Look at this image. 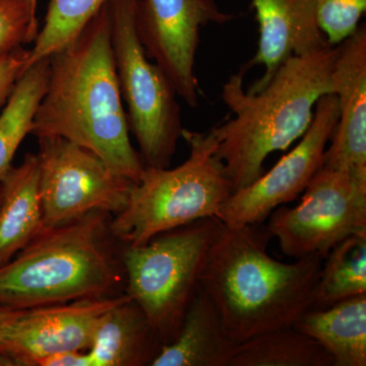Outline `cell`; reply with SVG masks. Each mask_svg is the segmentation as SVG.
Returning <instances> with one entry per match:
<instances>
[{
  "instance_id": "cell-1",
  "label": "cell",
  "mask_w": 366,
  "mask_h": 366,
  "mask_svg": "<svg viewBox=\"0 0 366 366\" xmlns=\"http://www.w3.org/2000/svg\"><path fill=\"white\" fill-rule=\"evenodd\" d=\"M48 59L47 86L30 134L64 137L93 152L117 175L139 182L146 165L129 139L106 4Z\"/></svg>"
},
{
  "instance_id": "cell-2",
  "label": "cell",
  "mask_w": 366,
  "mask_h": 366,
  "mask_svg": "<svg viewBox=\"0 0 366 366\" xmlns=\"http://www.w3.org/2000/svg\"><path fill=\"white\" fill-rule=\"evenodd\" d=\"M271 238L262 223H222L204 262L199 285L238 343L292 327L312 307L324 259L310 255L292 264L277 261L268 252Z\"/></svg>"
},
{
  "instance_id": "cell-3",
  "label": "cell",
  "mask_w": 366,
  "mask_h": 366,
  "mask_svg": "<svg viewBox=\"0 0 366 366\" xmlns=\"http://www.w3.org/2000/svg\"><path fill=\"white\" fill-rule=\"evenodd\" d=\"M337 54L338 45H327L291 56L268 85L255 93L244 90L243 69L224 84L221 96L233 117L211 132L233 192L262 177L269 154L286 150L305 134L317 101L332 94Z\"/></svg>"
},
{
  "instance_id": "cell-4",
  "label": "cell",
  "mask_w": 366,
  "mask_h": 366,
  "mask_svg": "<svg viewBox=\"0 0 366 366\" xmlns=\"http://www.w3.org/2000/svg\"><path fill=\"white\" fill-rule=\"evenodd\" d=\"M105 214L41 231L0 267V305L29 310L103 297L117 281L101 244Z\"/></svg>"
},
{
  "instance_id": "cell-5",
  "label": "cell",
  "mask_w": 366,
  "mask_h": 366,
  "mask_svg": "<svg viewBox=\"0 0 366 366\" xmlns=\"http://www.w3.org/2000/svg\"><path fill=\"white\" fill-rule=\"evenodd\" d=\"M189 156L177 167L144 166L139 182L129 189L127 204L118 212L112 230L129 247H139L160 233L209 217L233 194L217 141L206 132L183 129Z\"/></svg>"
},
{
  "instance_id": "cell-6",
  "label": "cell",
  "mask_w": 366,
  "mask_h": 366,
  "mask_svg": "<svg viewBox=\"0 0 366 366\" xmlns=\"http://www.w3.org/2000/svg\"><path fill=\"white\" fill-rule=\"evenodd\" d=\"M221 224L217 217L202 219L160 233L146 244L129 247L122 255L127 295L141 308L163 345L179 331Z\"/></svg>"
},
{
  "instance_id": "cell-7",
  "label": "cell",
  "mask_w": 366,
  "mask_h": 366,
  "mask_svg": "<svg viewBox=\"0 0 366 366\" xmlns=\"http://www.w3.org/2000/svg\"><path fill=\"white\" fill-rule=\"evenodd\" d=\"M137 0H107L110 40L127 122L144 165L169 167L183 131L180 106L169 79L152 64L137 37Z\"/></svg>"
},
{
  "instance_id": "cell-8",
  "label": "cell",
  "mask_w": 366,
  "mask_h": 366,
  "mask_svg": "<svg viewBox=\"0 0 366 366\" xmlns=\"http://www.w3.org/2000/svg\"><path fill=\"white\" fill-rule=\"evenodd\" d=\"M295 208L280 206L267 225L284 254L326 259L338 243L366 233V173L322 167Z\"/></svg>"
},
{
  "instance_id": "cell-9",
  "label": "cell",
  "mask_w": 366,
  "mask_h": 366,
  "mask_svg": "<svg viewBox=\"0 0 366 366\" xmlns=\"http://www.w3.org/2000/svg\"><path fill=\"white\" fill-rule=\"evenodd\" d=\"M43 230L93 212L118 213L134 182L117 175L93 152L60 137H38Z\"/></svg>"
},
{
  "instance_id": "cell-10",
  "label": "cell",
  "mask_w": 366,
  "mask_h": 366,
  "mask_svg": "<svg viewBox=\"0 0 366 366\" xmlns=\"http://www.w3.org/2000/svg\"><path fill=\"white\" fill-rule=\"evenodd\" d=\"M234 18L221 11L215 0H137V37L149 59L155 60L190 107L199 104L194 61L201 29Z\"/></svg>"
},
{
  "instance_id": "cell-11",
  "label": "cell",
  "mask_w": 366,
  "mask_h": 366,
  "mask_svg": "<svg viewBox=\"0 0 366 366\" xmlns=\"http://www.w3.org/2000/svg\"><path fill=\"white\" fill-rule=\"evenodd\" d=\"M338 119V99L334 94L322 96L315 105L312 124L297 146L269 172L233 192L219 209V220L231 227L262 223L274 209L300 196L322 167L327 144Z\"/></svg>"
},
{
  "instance_id": "cell-12",
  "label": "cell",
  "mask_w": 366,
  "mask_h": 366,
  "mask_svg": "<svg viewBox=\"0 0 366 366\" xmlns=\"http://www.w3.org/2000/svg\"><path fill=\"white\" fill-rule=\"evenodd\" d=\"M127 300L89 298L24 310L0 338V366H42L54 356L88 350L103 315Z\"/></svg>"
},
{
  "instance_id": "cell-13",
  "label": "cell",
  "mask_w": 366,
  "mask_h": 366,
  "mask_svg": "<svg viewBox=\"0 0 366 366\" xmlns=\"http://www.w3.org/2000/svg\"><path fill=\"white\" fill-rule=\"evenodd\" d=\"M332 94L339 119L322 167L366 173V28L365 24L338 45Z\"/></svg>"
},
{
  "instance_id": "cell-14",
  "label": "cell",
  "mask_w": 366,
  "mask_h": 366,
  "mask_svg": "<svg viewBox=\"0 0 366 366\" xmlns=\"http://www.w3.org/2000/svg\"><path fill=\"white\" fill-rule=\"evenodd\" d=\"M252 6L259 24V45L254 59L242 69L247 71L255 64H262L266 69L247 90L250 93L268 85L277 69L291 56L331 45L320 29L317 0H252Z\"/></svg>"
},
{
  "instance_id": "cell-15",
  "label": "cell",
  "mask_w": 366,
  "mask_h": 366,
  "mask_svg": "<svg viewBox=\"0 0 366 366\" xmlns=\"http://www.w3.org/2000/svg\"><path fill=\"white\" fill-rule=\"evenodd\" d=\"M238 345L213 301L199 285L177 337L161 347L150 365L229 366Z\"/></svg>"
},
{
  "instance_id": "cell-16",
  "label": "cell",
  "mask_w": 366,
  "mask_h": 366,
  "mask_svg": "<svg viewBox=\"0 0 366 366\" xmlns=\"http://www.w3.org/2000/svg\"><path fill=\"white\" fill-rule=\"evenodd\" d=\"M162 345L141 308L127 300L99 322L86 351V366L150 365Z\"/></svg>"
},
{
  "instance_id": "cell-17",
  "label": "cell",
  "mask_w": 366,
  "mask_h": 366,
  "mask_svg": "<svg viewBox=\"0 0 366 366\" xmlns=\"http://www.w3.org/2000/svg\"><path fill=\"white\" fill-rule=\"evenodd\" d=\"M0 267L26 247L43 230L39 159L26 154L0 182Z\"/></svg>"
},
{
  "instance_id": "cell-18",
  "label": "cell",
  "mask_w": 366,
  "mask_h": 366,
  "mask_svg": "<svg viewBox=\"0 0 366 366\" xmlns=\"http://www.w3.org/2000/svg\"><path fill=\"white\" fill-rule=\"evenodd\" d=\"M293 326L319 342L335 366L366 365V293L307 310Z\"/></svg>"
},
{
  "instance_id": "cell-19",
  "label": "cell",
  "mask_w": 366,
  "mask_h": 366,
  "mask_svg": "<svg viewBox=\"0 0 366 366\" xmlns=\"http://www.w3.org/2000/svg\"><path fill=\"white\" fill-rule=\"evenodd\" d=\"M229 366H335V361L319 342L292 326L242 342Z\"/></svg>"
},
{
  "instance_id": "cell-20",
  "label": "cell",
  "mask_w": 366,
  "mask_h": 366,
  "mask_svg": "<svg viewBox=\"0 0 366 366\" xmlns=\"http://www.w3.org/2000/svg\"><path fill=\"white\" fill-rule=\"evenodd\" d=\"M49 59L36 62L16 81L0 114V182L13 166L21 142L32 129L33 119L47 86Z\"/></svg>"
},
{
  "instance_id": "cell-21",
  "label": "cell",
  "mask_w": 366,
  "mask_h": 366,
  "mask_svg": "<svg viewBox=\"0 0 366 366\" xmlns=\"http://www.w3.org/2000/svg\"><path fill=\"white\" fill-rule=\"evenodd\" d=\"M310 310H326L366 293V233L338 243L324 259Z\"/></svg>"
},
{
  "instance_id": "cell-22",
  "label": "cell",
  "mask_w": 366,
  "mask_h": 366,
  "mask_svg": "<svg viewBox=\"0 0 366 366\" xmlns=\"http://www.w3.org/2000/svg\"><path fill=\"white\" fill-rule=\"evenodd\" d=\"M107 0H49L44 26L34 42L26 71L72 42Z\"/></svg>"
},
{
  "instance_id": "cell-23",
  "label": "cell",
  "mask_w": 366,
  "mask_h": 366,
  "mask_svg": "<svg viewBox=\"0 0 366 366\" xmlns=\"http://www.w3.org/2000/svg\"><path fill=\"white\" fill-rule=\"evenodd\" d=\"M37 6L31 0H0V55L37 39Z\"/></svg>"
},
{
  "instance_id": "cell-24",
  "label": "cell",
  "mask_w": 366,
  "mask_h": 366,
  "mask_svg": "<svg viewBox=\"0 0 366 366\" xmlns=\"http://www.w3.org/2000/svg\"><path fill=\"white\" fill-rule=\"evenodd\" d=\"M366 0H317L320 29L331 45H339L360 26Z\"/></svg>"
},
{
  "instance_id": "cell-25",
  "label": "cell",
  "mask_w": 366,
  "mask_h": 366,
  "mask_svg": "<svg viewBox=\"0 0 366 366\" xmlns=\"http://www.w3.org/2000/svg\"><path fill=\"white\" fill-rule=\"evenodd\" d=\"M31 50L24 47L0 55V107L6 104L16 81L26 71Z\"/></svg>"
},
{
  "instance_id": "cell-26",
  "label": "cell",
  "mask_w": 366,
  "mask_h": 366,
  "mask_svg": "<svg viewBox=\"0 0 366 366\" xmlns=\"http://www.w3.org/2000/svg\"><path fill=\"white\" fill-rule=\"evenodd\" d=\"M24 310H13V308L1 307L0 305V338L6 333L14 320L20 317Z\"/></svg>"
},
{
  "instance_id": "cell-27",
  "label": "cell",
  "mask_w": 366,
  "mask_h": 366,
  "mask_svg": "<svg viewBox=\"0 0 366 366\" xmlns=\"http://www.w3.org/2000/svg\"><path fill=\"white\" fill-rule=\"evenodd\" d=\"M31 1H32L34 4H36V6H37L38 0H31Z\"/></svg>"
},
{
  "instance_id": "cell-28",
  "label": "cell",
  "mask_w": 366,
  "mask_h": 366,
  "mask_svg": "<svg viewBox=\"0 0 366 366\" xmlns=\"http://www.w3.org/2000/svg\"><path fill=\"white\" fill-rule=\"evenodd\" d=\"M0 199H1V187H0Z\"/></svg>"
}]
</instances>
